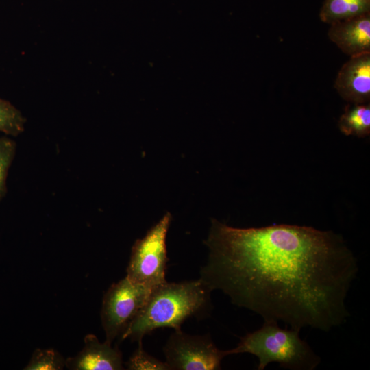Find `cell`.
<instances>
[{"mask_svg":"<svg viewBox=\"0 0 370 370\" xmlns=\"http://www.w3.org/2000/svg\"><path fill=\"white\" fill-rule=\"evenodd\" d=\"M340 130L345 135L364 137L370 133V105L347 106L338 121Z\"/></svg>","mask_w":370,"mask_h":370,"instance_id":"obj_11","label":"cell"},{"mask_svg":"<svg viewBox=\"0 0 370 370\" xmlns=\"http://www.w3.org/2000/svg\"><path fill=\"white\" fill-rule=\"evenodd\" d=\"M334 87L351 104L369 103L370 53L350 57L339 69Z\"/></svg>","mask_w":370,"mask_h":370,"instance_id":"obj_7","label":"cell"},{"mask_svg":"<svg viewBox=\"0 0 370 370\" xmlns=\"http://www.w3.org/2000/svg\"><path fill=\"white\" fill-rule=\"evenodd\" d=\"M65 360L53 349H36L24 368L25 370H60L65 366Z\"/></svg>","mask_w":370,"mask_h":370,"instance_id":"obj_13","label":"cell"},{"mask_svg":"<svg viewBox=\"0 0 370 370\" xmlns=\"http://www.w3.org/2000/svg\"><path fill=\"white\" fill-rule=\"evenodd\" d=\"M26 119L14 105L0 97V132L17 136L25 130Z\"/></svg>","mask_w":370,"mask_h":370,"instance_id":"obj_12","label":"cell"},{"mask_svg":"<svg viewBox=\"0 0 370 370\" xmlns=\"http://www.w3.org/2000/svg\"><path fill=\"white\" fill-rule=\"evenodd\" d=\"M151 289L127 277L111 285L104 295L101 318L106 341L112 345L123 334L145 304Z\"/></svg>","mask_w":370,"mask_h":370,"instance_id":"obj_5","label":"cell"},{"mask_svg":"<svg viewBox=\"0 0 370 370\" xmlns=\"http://www.w3.org/2000/svg\"><path fill=\"white\" fill-rule=\"evenodd\" d=\"M65 366L74 370L123 369L121 353L105 341L100 343L94 334L84 338V346L75 356L68 358Z\"/></svg>","mask_w":370,"mask_h":370,"instance_id":"obj_9","label":"cell"},{"mask_svg":"<svg viewBox=\"0 0 370 370\" xmlns=\"http://www.w3.org/2000/svg\"><path fill=\"white\" fill-rule=\"evenodd\" d=\"M277 321H264L262 326L241 338L229 355L249 353L258 359V370L271 362L291 370H313L321 359L299 337V330L282 328Z\"/></svg>","mask_w":370,"mask_h":370,"instance_id":"obj_3","label":"cell"},{"mask_svg":"<svg viewBox=\"0 0 370 370\" xmlns=\"http://www.w3.org/2000/svg\"><path fill=\"white\" fill-rule=\"evenodd\" d=\"M328 36L350 57L370 53V12L330 24Z\"/></svg>","mask_w":370,"mask_h":370,"instance_id":"obj_8","label":"cell"},{"mask_svg":"<svg viewBox=\"0 0 370 370\" xmlns=\"http://www.w3.org/2000/svg\"><path fill=\"white\" fill-rule=\"evenodd\" d=\"M211 292L200 279L179 283L166 281L151 290L122 339L138 342L158 328L181 330L186 319L209 310Z\"/></svg>","mask_w":370,"mask_h":370,"instance_id":"obj_2","label":"cell"},{"mask_svg":"<svg viewBox=\"0 0 370 370\" xmlns=\"http://www.w3.org/2000/svg\"><path fill=\"white\" fill-rule=\"evenodd\" d=\"M16 149L14 140L7 136L0 137V201L7 193L6 180Z\"/></svg>","mask_w":370,"mask_h":370,"instance_id":"obj_14","label":"cell"},{"mask_svg":"<svg viewBox=\"0 0 370 370\" xmlns=\"http://www.w3.org/2000/svg\"><path fill=\"white\" fill-rule=\"evenodd\" d=\"M370 12V0H324L320 20L329 25Z\"/></svg>","mask_w":370,"mask_h":370,"instance_id":"obj_10","label":"cell"},{"mask_svg":"<svg viewBox=\"0 0 370 370\" xmlns=\"http://www.w3.org/2000/svg\"><path fill=\"white\" fill-rule=\"evenodd\" d=\"M200 280L234 305L291 328L327 332L350 314L358 267L341 236L294 225L237 228L212 220Z\"/></svg>","mask_w":370,"mask_h":370,"instance_id":"obj_1","label":"cell"},{"mask_svg":"<svg viewBox=\"0 0 370 370\" xmlns=\"http://www.w3.org/2000/svg\"><path fill=\"white\" fill-rule=\"evenodd\" d=\"M172 220L166 212L145 236L132 246L126 277L149 289L165 282L167 256L166 239Z\"/></svg>","mask_w":370,"mask_h":370,"instance_id":"obj_4","label":"cell"},{"mask_svg":"<svg viewBox=\"0 0 370 370\" xmlns=\"http://www.w3.org/2000/svg\"><path fill=\"white\" fill-rule=\"evenodd\" d=\"M170 370L221 369L227 350L219 349L209 334L190 335L175 330L163 347Z\"/></svg>","mask_w":370,"mask_h":370,"instance_id":"obj_6","label":"cell"},{"mask_svg":"<svg viewBox=\"0 0 370 370\" xmlns=\"http://www.w3.org/2000/svg\"><path fill=\"white\" fill-rule=\"evenodd\" d=\"M130 370H170L166 362L156 358L147 353L143 347L142 341H138V348L125 363Z\"/></svg>","mask_w":370,"mask_h":370,"instance_id":"obj_15","label":"cell"}]
</instances>
